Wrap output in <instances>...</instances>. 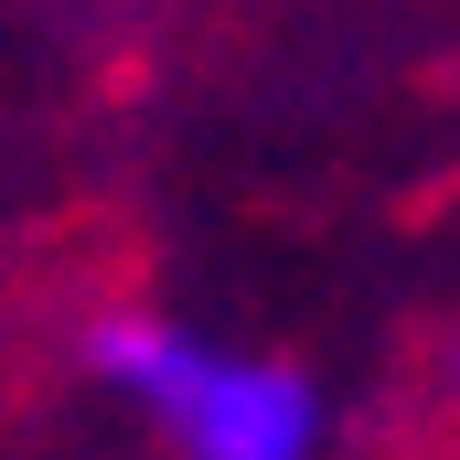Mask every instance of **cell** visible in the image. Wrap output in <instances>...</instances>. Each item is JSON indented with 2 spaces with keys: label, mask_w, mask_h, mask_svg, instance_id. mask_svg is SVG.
Masks as SVG:
<instances>
[{
  "label": "cell",
  "mask_w": 460,
  "mask_h": 460,
  "mask_svg": "<svg viewBox=\"0 0 460 460\" xmlns=\"http://www.w3.org/2000/svg\"><path fill=\"white\" fill-rule=\"evenodd\" d=\"M75 353L86 385L172 439V460H322L332 439V407L289 353H235L182 311H97Z\"/></svg>",
  "instance_id": "1"
},
{
  "label": "cell",
  "mask_w": 460,
  "mask_h": 460,
  "mask_svg": "<svg viewBox=\"0 0 460 460\" xmlns=\"http://www.w3.org/2000/svg\"><path fill=\"white\" fill-rule=\"evenodd\" d=\"M429 396H439V407L460 418V311L439 322V343H429Z\"/></svg>",
  "instance_id": "2"
}]
</instances>
